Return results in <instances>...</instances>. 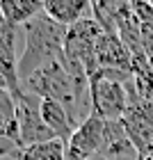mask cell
I'll list each match as a JSON object with an SVG mask.
<instances>
[{
	"instance_id": "6da1fadb",
	"label": "cell",
	"mask_w": 153,
	"mask_h": 160,
	"mask_svg": "<svg viewBox=\"0 0 153 160\" xmlns=\"http://www.w3.org/2000/svg\"><path fill=\"white\" fill-rule=\"evenodd\" d=\"M25 28H27L25 50L18 57V80L21 82H25L34 71H39L46 64L64 60V37H67V28L57 25L46 14L37 16Z\"/></svg>"
},
{
	"instance_id": "7a4b0ae2",
	"label": "cell",
	"mask_w": 153,
	"mask_h": 160,
	"mask_svg": "<svg viewBox=\"0 0 153 160\" xmlns=\"http://www.w3.org/2000/svg\"><path fill=\"white\" fill-rule=\"evenodd\" d=\"M133 73L114 69H98L89 76L91 112L105 121H119L128 110V82Z\"/></svg>"
},
{
	"instance_id": "3957f363",
	"label": "cell",
	"mask_w": 153,
	"mask_h": 160,
	"mask_svg": "<svg viewBox=\"0 0 153 160\" xmlns=\"http://www.w3.org/2000/svg\"><path fill=\"white\" fill-rule=\"evenodd\" d=\"M103 28H101L94 18H85L80 23L71 25L64 37V57L69 62L80 64L87 76L96 73L98 64H96V46L98 39L103 37Z\"/></svg>"
},
{
	"instance_id": "277c9868",
	"label": "cell",
	"mask_w": 153,
	"mask_h": 160,
	"mask_svg": "<svg viewBox=\"0 0 153 160\" xmlns=\"http://www.w3.org/2000/svg\"><path fill=\"white\" fill-rule=\"evenodd\" d=\"M16 103V123H18V149L23 151L34 144L55 140L53 130H50L41 117V98L30 92H18L14 96Z\"/></svg>"
},
{
	"instance_id": "5b68a950",
	"label": "cell",
	"mask_w": 153,
	"mask_h": 160,
	"mask_svg": "<svg viewBox=\"0 0 153 160\" xmlns=\"http://www.w3.org/2000/svg\"><path fill=\"white\" fill-rule=\"evenodd\" d=\"M103 135H105V119H101L98 114H89L80 126L73 130L71 140L67 144V151L80 156L82 160H91L98 156L101 144H103Z\"/></svg>"
},
{
	"instance_id": "8992f818",
	"label": "cell",
	"mask_w": 153,
	"mask_h": 160,
	"mask_svg": "<svg viewBox=\"0 0 153 160\" xmlns=\"http://www.w3.org/2000/svg\"><path fill=\"white\" fill-rule=\"evenodd\" d=\"M96 64L98 69H114V71L130 73L133 57H130V50L119 39V34L103 32V37L98 39V46H96Z\"/></svg>"
},
{
	"instance_id": "52a82bcc",
	"label": "cell",
	"mask_w": 153,
	"mask_h": 160,
	"mask_svg": "<svg viewBox=\"0 0 153 160\" xmlns=\"http://www.w3.org/2000/svg\"><path fill=\"white\" fill-rule=\"evenodd\" d=\"M98 156L105 160H140V153L126 135L121 121H105V135Z\"/></svg>"
},
{
	"instance_id": "ba28073f",
	"label": "cell",
	"mask_w": 153,
	"mask_h": 160,
	"mask_svg": "<svg viewBox=\"0 0 153 160\" xmlns=\"http://www.w3.org/2000/svg\"><path fill=\"white\" fill-rule=\"evenodd\" d=\"M43 14L57 25L69 28L85 18H91V0H46Z\"/></svg>"
},
{
	"instance_id": "9c48e42d",
	"label": "cell",
	"mask_w": 153,
	"mask_h": 160,
	"mask_svg": "<svg viewBox=\"0 0 153 160\" xmlns=\"http://www.w3.org/2000/svg\"><path fill=\"white\" fill-rule=\"evenodd\" d=\"M41 117H43V123L53 130V135L57 137V140H62L64 144H69L71 135H73V130L78 126L73 123V119L69 117V112L64 110L57 101L41 98Z\"/></svg>"
},
{
	"instance_id": "30bf717a",
	"label": "cell",
	"mask_w": 153,
	"mask_h": 160,
	"mask_svg": "<svg viewBox=\"0 0 153 160\" xmlns=\"http://www.w3.org/2000/svg\"><path fill=\"white\" fill-rule=\"evenodd\" d=\"M0 12H2L7 25L18 28L32 23L37 16H41L43 2H39V0H0Z\"/></svg>"
},
{
	"instance_id": "8fae6325",
	"label": "cell",
	"mask_w": 153,
	"mask_h": 160,
	"mask_svg": "<svg viewBox=\"0 0 153 160\" xmlns=\"http://www.w3.org/2000/svg\"><path fill=\"white\" fill-rule=\"evenodd\" d=\"M0 78L7 82L12 96L23 92L18 80V60H16V50H14V41L5 37H0Z\"/></svg>"
},
{
	"instance_id": "7c38bea8",
	"label": "cell",
	"mask_w": 153,
	"mask_h": 160,
	"mask_svg": "<svg viewBox=\"0 0 153 160\" xmlns=\"http://www.w3.org/2000/svg\"><path fill=\"white\" fill-rule=\"evenodd\" d=\"M18 160H64L67 158V144L62 140H48L34 147H27L16 153Z\"/></svg>"
},
{
	"instance_id": "4fadbf2b",
	"label": "cell",
	"mask_w": 153,
	"mask_h": 160,
	"mask_svg": "<svg viewBox=\"0 0 153 160\" xmlns=\"http://www.w3.org/2000/svg\"><path fill=\"white\" fill-rule=\"evenodd\" d=\"M0 137L18 144V123H16V103L9 92L0 96Z\"/></svg>"
},
{
	"instance_id": "5bb4252c",
	"label": "cell",
	"mask_w": 153,
	"mask_h": 160,
	"mask_svg": "<svg viewBox=\"0 0 153 160\" xmlns=\"http://www.w3.org/2000/svg\"><path fill=\"white\" fill-rule=\"evenodd\" d=\"M18 144L16 142H12V140H7V137H0V158L7 156V153H18Z\"/></svg>"
},
{
	"instance_id": "9a60e30c",
	"label": "cell",
	"mask_w": 153,
	"mask_h": 160,
	"mask_svg": "<svg viewBox=\"0 0 153 160\" xmlns=\"http://www.w3.org/2000/svg\"><path fill=\"white\" fill-rule=\"evenodd\" d=\"M7 92H9V87H7V82H5L2 78H0V96H2V94H7Z\"/></svg>"
},
{
	"instance_id": "2e32d148",
	"label": "cell",
	"mask_w": 153,
	"mask_h": 160,
	"mask_svg": "<svg viewBox=\"0 0 153 160\" xmlns=\"http://www.w3.org/2000/svg\"><path fill=\"white\" fill-rule=\"evenodd\" d=\"M142 160H153V149H151V151H149V153H146V156H144Z\"/></svg>"
},
{
	"instance_id": "e0dca14e",
	"label": "cell",
	"mask_w": 153,
	"mask_h": 160,
	"mask_svg": "<svg viewBox=\"0 0 153 160\" xmlns=\"http://www.w3.org/2000/svg\"><path fill=\"white\" fill-rule=\"evenodd\" d=\"M91 160H105V158H101V156H96V158H91Z\"/></svg>"
},
{
	"instance_id": "ac0fdd59",
	"label": "cell",
	"mask_w": 153,
	"mask_h": 160,
	"mask_svg": "<svg viewBox=\"0 0 153 160\" xmlns=\"http://www.w3.org/2000/svg\"><path fill=\"white\" fill-rule=\"evenodd\" d=\"M39 2H46V0H39Z\"/></svg>"
}]
</instances>
